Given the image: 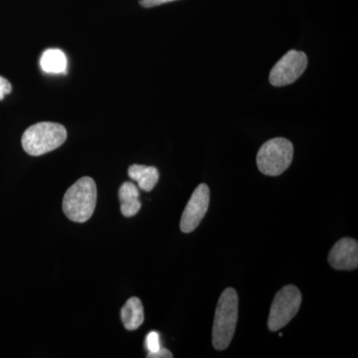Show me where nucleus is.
<instances>
[{
	"label": "nucleus",
	"instance_id": "423d86ee",
	"mask_svg": "<svg viewBox=\"0 0 358 358\" xmlns=\"http://www.w3.org/2000/svg\"><path fill=\"white\" fill-rule=\"evenodd\" d=\"M308 67V57L301 51L289 50L271 70L270 83L275 87L293 84L303 74Z\"/></svg>",
	"mask_w": 358,
	"mask_h": 358
},
{
	"label": "nucleus",
	"instance_id": "4468645a",
	"mask_svg": "<svg viewBox=\"0 0 358 358\" xmlns=\"http://www.w3.org/2000/svg\"><path fill=\"white\" fill-rule=\"evenodd\" d=\"M13 91V86L9 83L8 80L0 76V101L3 100L4 96L8 95Z\"/></svg>",
	"mask_w": 358,
	"mask_h": 358
},
{
	"label": "nucleus",
	"instance_id": "f8f14e48",
	"mask_svg": "<svg viewBox=\"0 0 358 358\" xmlns=\"http://www.w3.org/2000/svg\"><path fill=\"white\" fill-rule=\"evenodd\" d=\"M67 57L60 49H47L40 59V66L48 74H63L67 71Z\"/></svg>",
	"mask_w": 358,
	"mask_h": 358
},
{
	"label": "nucleus",
	"instance_id": "2eb2a0df",
	"mask_svg": "<svg viewBox=\"0 0 358 358\" xmlns=\"http://www.w3.org/2000/svg\"><path fill=\"white\" fill-rule=\"evenodd\" d=\"M173 1L176 0H140V4L145 8H150V7L159 6Z\"/></svg>",
	"mask_w": 358,
	"mask_h": 358
},
{
	"label": "nucleus",
	"instance_id": "39448f33",
	"mask_svg": "<svg viewBox=\"0 0 358 358\" xmlns=\"http://www.w3.org/2000/svg\"><path fill=\"white\" fill-rule=\"evenodd\" d=\"M301 303L300 289L294 285H288L275 294L270 315L268 327L271 331H277L286 327L296 317Z\"/></svg>",
	"mask_w": 358,
	"mask_h": 358
},
{
	"label": "nucleus",
	"instance_id": "6e6552de",
	"mask_svg": "<svg viewBox=\"0 0 358 358\" xmlns=\"http://www.w3.org/2000/svg\"><path fill=\"white\" fill-rule=\"evenodd\" d=\"M329 263L336 270L352 271L358 267V243L352 238H343L329 254Z\"/></svg>",
	"mask_w": 358,
	"mask_h": 358
},
{
	"label": "nucleus",
	"instance_id": "ddd939ff",
	"mask_svg": "<svg viewBox=\"0 0 358 358\" xmlns=\"http://www.w3.org/2000/svg\"><path fill=\"white\" fill-rule=\"evenodd\" d=\"M145 348L148 352H155L160 350L159 334L157 331H150L145 338Z\"/></svg>",
	"mask_w": 358,
	"mask_h": 358
},
{
	"label": "nucleus",
	"instance_id": "9b49d317",
	"mask_svg": "<svg viewBox=\"0 0 358 358\" xmlns=\"http://www.w3.org/2000/svg\"><path fill=\"white\" fill-rule=\"evenodd\" d=\"M122 324L128 331H136L145 320L143 303L140 299L133 296L124 303L121 310Z\"/></svg>",
	"mask_w": 358,
	"mask_h": 358
},
{
	"label": "nucleus",
	"instance_id": "0eeeda50",
	"mask_svg": "<svg viewBox=\"0 0 358 358\" xmlns=\"http://www.w3.org/2000/svg\"><path fill=\"white\" fill-rule=\"evenodd\" d=\"M210 202V190L208 185L201 183L193 192L181 216L180 229L183 233H192L199 227L206 215Z\"/></svg>",
	"mask_w": 358,
	"mask_h": 358
},
{
	"label": "nucleus",
	"instance_id": "f257e3e1",
	"mask_svg": "<svg viewBox=\"0 0 358 358\" xmlns=\"http://www.w3.org/2000/svg\"><path fill=\"white\" fill-rule=\"evenodd\" d=\"M239 310V299L235 289L228 288L221 294L216 307L212 329V343L215 350H224L234 336Z\"/></svg>",
	"mask_w": 358,
	"mask_h": 358
},
{
	"label": "nucleus",
	"instance_id": "f03ea898",
	"mask_svg": "<svg viewBox=\"0 0 358 358\" xmlns=\"http://www.w3.org/2000/svg\"><path fill=\"white\" fill-rule=\"evenodd\" d=\"M96 185L93 178L84 176L66 192L63 199V211L77 223L87 222L93 215L96 204Z\"/></svg>",
	"mask_w": 358,
	"mask_h": 358
},
{
	"label": "nucleus",
	"instance_id": "7ed1b4c3",
	"mask_svg": "<svg viewBox=\"0 0 358 358\" xmlns=\"http://www.w3.org/2000/svg\"><path fill=\"white\" fill-rule=\"evenodd\" d=\"M66 140L67 131L63 124L41 122L26 129L21 143L28 155L39 157L60 148Z\"/></svg>",
	"mask_w": 358,
	"mask_h": 358
},
{
	"label": "nucleus",
	"instance_id": "1a4fd4ad",
	"mask_svg": "<svg viewBox=\"0 0 358 358\" xmlns=\"http://www.w3.org/2000/svg\"><path fill=\"white\" fill-rule=\"evenodd\" d=\"M121 211L124 217H133L141 210L140 192L131 182L122 183L119 190Z\"/></svg>",
	"mask_w": 358,
	"mask_h": 358
},
{
	"label": "nucleus",
	"instance_id": "9d476101",
	"mask_svg": "<svg viewBox=\"0 0 358 358\" xmlns=\"http://www.w3.org/2000/svg\"><path fill=\"white\" fill-rule=\"evenodd\" d=\"M129 176L136 181L138 187L143 192H150L159 182V173L157 167L133 164L129 167Z\"/></svg>",
	"mask_w": 358,
	"mask_h": 358
},
{
	"label": "nucleus",
	"instance_id": "20e7f679",
	"mask_svg": "<svg viewBox=\"0 0 358 358\" xmlns=\"http://www.w3.org/2000/svg\"><path fill=\"white\" fill-rule=\"evenodd\" d=\"M294 145L284 138L266 141L257 154L259 171L268 176H281L293 162Z\"/></svg>",
	"mask_w": 358,
	"mask_h": 358
},
{
	"label": "nucleus",
	"instance_id": "dca6fc26",
	"mask_svg": "<svg viewBox=\"0 0 358 358\" xmlns=\"http://www.w3.org/2000/svg\"><path fill=\"white\" fill-rule=\"evenodd\" d=\"M148 358H173V353L166 348H160L159 350L155 352H148Z\"/></svg>",
	"mask_w": 358,
	"mask_h": 358
}]
</instances>
